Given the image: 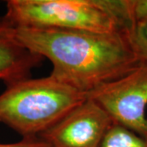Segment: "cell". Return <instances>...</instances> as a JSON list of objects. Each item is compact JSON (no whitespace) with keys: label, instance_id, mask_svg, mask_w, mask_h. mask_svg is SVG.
I'll list each match as a JSON object with an SVG mask.
<instances>
[{"label":"cell","instance_id":"cell-1","mask_svg":"<svg viewBox=\"0 0 147 147\" xmlns=\"http://www.w3.org/2000/svg\"><path fill=\"white\" fill-rule=\"evenodd\" d=\"M16 28L17 38L25 47L52 62L51 77L86 94L140 63L127 30L96 33Z\"/></svg>","mask_w":147,"mask_h":147},{"label":"cell","instance_id":"cell-2","mask_svg":"<svg viewBox=\"0 0 147 147\" xmlns=\"http://www.w3.org/2000/svg\"><path fill=\"white\" fill-rule=\"evenodd\" d=\"M3 19L15 27L96 33L127 30L129 0H9Z\"/></svg>","mask_w":147,"mask_h":147},{"label":"cell","instance_id":"cell-3","mask_svg":"<svg viewBox=\"0 0 147 147\" xmlns=\"http://www.w3.org/2000/svg\"><path fill=\"white\" fill-rule=\"evenodd\" d=\"M88 99V94L50 75L7 86L0 94V123L23 137H36Z\"/></svg>","mask_w":147,"mask_h":147},{"label":"cell","instance_id":"cell-4","mask_svg":"<svg viewBox=\"0 0 147 147\" xmlns=\"http://www.w3.org/2000/svg\"><path fill=\"white\" fill-rule=\"evenodd\" d=\"M111 118L147 141V64L140 63L129 72L88 93Z\"/></svg>","mask_w":147,"mask_h":147},{"label":"cell","instance_id":"cell-5","mask_svg":"<svg viewBox=\"0 0 147 147\" xmlns=\"http://www.w3.org/2000/svg\"><path fill=\"white\" fill-rule=\"evenodd\" d=\"M113 123L105 110L88 97L38 137L47 147H99Z\"/></svg>","mask_w":147,"mask_h":147},{"label":"cell","instance_id":"cell-6","mask_svg":"<svg viewBox=\"0 0 147 147\" xmlns=\"http://www.w3.org/2000/svg\"><path fill=\"white\" fill-rule=\"evenodd\" d=\"M43 57L31 52L16 36V28L0 18V81L6 86L30 78Z\"/></svg>","mask_w":147,"mask_h":147},{"label":"cell","instance_id":"cell-7","mask_svg":"<svg viewBox=\"0 0 147 147\" xmlns=\"http://www.w3.org/2000/svg\"><path fill=\"white\" fill-rule=\"evenodd\" d=\"M99 147H147V141L126 127L113 123Z\"/></svg>","mask_w":147,"mask_h":147},{"label":"cell","instance_id":"cell-8","mask_svg":"<svg viewBox=\"0 0 147 147\" xmlns=\"http://www.w3.org/2000/svg\"><path fill=\"white\" fill-rule=\"evenodd\" d=\"M127 35L140 62L147 64V23H133L127 30Z\"/></svg>","mask_w":147,"mask_h":147},{"label":"cell","instance_id":"cell-9","mask_svg":"<svg viewBox=\"0 0 147 147\" xmlns=\"http://www.w3.org/2000/svg\"><path fill=\"white\" fill-rule=\"evenodd\" d=\"M133 23H147V0H129Z\"/></svg>","mask_w":147,"mask_h":147},{"label":"cell","instance_id":"cell-10","mask_svg":"<svg viewBox=\"0 0 147 147\" xmlns=\"http://www.w3.org/2000/svg\"><path fill=\"white\" fill-rule=\"evenodd\" d=\"M0 147H47L39 137H23L21 142L12 144H0Z\"/></svg>","mask_w":147,"mask_h":147}]
</instances>
